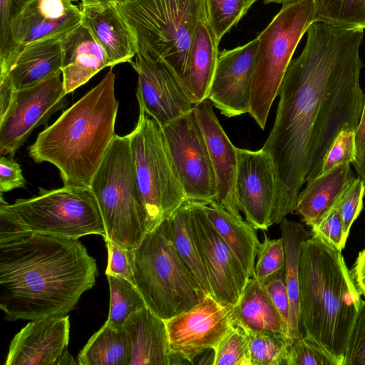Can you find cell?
Wrapping results in <instances>:
<instances>
[{"mask_svg": "<svg viewBox=\"0 0 365 365\" xmlns=\"http://www.w3.org/2000/svg\"><path fill=\"white\" fill-rule=\"evenodd\" d=\"M307 33L302 52L284 76L274 125L262 148L274 166V224L295 211L302 185L319 175L338 134L357 131L364 108V30L314 21Z\"/></svg>", "mask_w": 365, "mask_h": 365, "instance_id": "1", "label": "cell"}, {"mask_svg": "<svg viewBox=\"0 0 365 365\" xmlns=\"http://www.w3.org/2000/svg\"><path fill=\"white\" fill-rule=\"evenodd\" d=\"M98 276L78 239L7 227L0 232V309L7 321L67 315Z\"/></svg>", "mask_w": 365, "mask_h": 365, "instance_id": "2", "label": "cell"}, {"mask_svg": "<svg viewBox=\"0 0 365 365\" xmlns=\"http://www.w3.org/2000/svg\"><path fill=\"white\" fill-rule=\"evenodd\" d=\"M119 102L110 70L29 147L36 163L48 162L60 172L64 186L89 187L115 133Z\"/></svg>", "mask_w": 365, "mask_h": 365, "instance_id": "3", "label": "cell"}, {"mask_svg": "<svg viewBox=\"0 0 365 365\" xmlns=\"http://www.w3.org/2000/svg\"><path fill=\"white\" fill-rule=\"evenodd\" d=\"M299 278L304 335L343 365L346 342L362 299L341 252L312 235L302 245Z\"/></svg>", "mask_w": 365, "mask_h": 365, "instance_id": "4", "label": "cell"}, {"mask_svg": "<svg viewBox=\"0 0 365 365\" xmlns=\"http://www.w3.org/2000/svg\"><path fill=\"white\" fill-rule=\"evenodd\" d=\"M115 4L134 35L137 51L165 61L185 84L197 27L207 21L205 0H124Z\"/></svg>", "mask_w": 365, "mask_h": 365, "instance_id": "5", "label": "cell"}, {"mask_svg": "<svg viewBox=\"0 0 365 365\" xmlns=\"http://www.w3.org/2000/svg\"><path fill=\"white\" fill-rule=\"evenodd\" d=\"M90 187L103 219L104 240L133 252L150 230L136 182L129 135H115Z\"/></svg>", "mask_w": 365, "mask_h": 365, "instance_id": "6", "label": "cell"}, {"mask_svg": "<svg viewBox=\"0 0 365 365\" xmlns=\"http://www.w3.org/2000/svg\"><path fill=\"white\" fill-rule=\"evenodd\" d=\"M0 217L9 227L78 239L90 235L106 237L98 202L89 187L39 188L38 194L8 204L1 197Z\"/></svg>", "mask_w": 365, "mask_h": 365, "instance_id": "7", "label": "cell"}, {"mask_svg": "<svg viewBox=\"0 0 365 365\" xmlns=\"http://www.w3.org/2000/svg\"><path fill=\"white\" fill-rule=\"evenodd\" d=\"M132 264L135 285L146 306L164 320L205 297L175 251L163 221L132 252Z\"/></svg>", "mask_w": 365, "mask_h": 365, "instance_id": "8", "label": "cell"}, {"mask_svg": "<svg viewBox=\"0 0 365 365\" xmlns=\"http://www.w3.org/2000/svg\"><path fill=\"white\" fill-rule=\"evenodd\" d=\"M314 21V0H298L283 4L257 37L258 50L248 113L262 129L296 48Z\"/></svg>", "mask_w": 365, "mask_h": 365, "instance_id": "9", "label": "cell"}, {"mask_svg": "<svg viewBox=\"0 0 365 365\" xmlns=\"http://www.w3.org/2000/svg\"><path fill=\"white\" fill-rule=\"evenodd\" d=\"M128 135L136 182L152 231L186 197L170 160L162 126L140 108L138 123Z\"/></svg>", "mask_w": 365, "mask_h": 365, "instance_id": "10", "label": "cell"}, {"mask_svg": "<svg viewBox=\"0 0 365 365\" xmlns=\"http://www.w3.org/2000/svg\"><path fill=\"white\" fill-rule=\"evenodd\" d=\"M168 151L186 199L208 202L216 180L195 108L162 126Z\"/></svg>", "mask_w": 365, "mask_h": 365, "instance_id": "11", "label": "cell"}, {"mask_svg": "<svg viewBox=\"0 0 365 365\" xmlns=\"http://www.w3.org/2000/svg\"><path fill=\"white\" fill-rule=\"evenodd\" d=\"M132 65L138 76L139 107L161 126L192 110L197 105L182 78L163 59L138 50Z\"/></svg>", "mask_w": 365, "mask_h": 365, "instance_id": "12", "label": "cell"}, {"mask_svg": "<svg viewBox=\"0 0 365 365\" xmlns=\"http://www.w3.org/2000/svg\"><path fill=\"white\" fill-rule=\"evenodd\" d=\"M76 0H31L12 21L0 47V78L5 77L23 48L36 41L64 34L82 23Z\"/></svg>", "mask_w": 365, "mask_h": 365, "instance_id": "13", "label": "cell"}, {"mask_svg": "<svg viewBox=\"0 0 365 365\" xmlns=\"http://www.w3.org/2000/svg\"><path fill=\"white\" fill-rule=\"evenodd\" d=\"M233 305L217 301L212 294L169 319L165 320L172 351L187 363L207 350H214L234 326Z\"/></svg>", "mask_w": 365, "mask_h": 365, "instance_id": "14", "label": "cell"}, {"mask_svg": "<svg viewBox=\"0 0 365 365\" xmlns=\"http://www.w3.org/2000/svg\"><path fill=\"white\" fill-rule=\"evenodd\" d=\"M62 73L31 87L16 90L12 102L0 118V153L13 156L31 132L45 125L66 104Z\"/></svg>", "mask_w": 365, "mask_h": 365, "instance_id": "15", "label": "cell"}, {"mask_svg": "<svg viewBox=\"0 0 365 365\" xmlns=\"http://www.w3.org/2000/svg\"><path fill=\"white\" fill-rule=\"evenodd\" d=\"M192 202V221L208 278L211 294L235 305L247 282L240 262L207 219L202 202Z\"/></svg>", "mask_w": 365, "mask_h": 365, "instance_id": "16", "label": "cell"}, {"mask_svg": "<svg viewBox=\"0 0 365 365\" xmlns=\"http://www.w3.org/2000/svg\"><path fill=\"white\" fill-rule=\"evenodd\" d=\"M236 190L246 221L256 230L274 225L277 184L270 155L262 148H237Z\"/></svg>", "mask_w": 365, "mask_h": 365, "instance_id": "17", "label": "cell"}, {"mask_svg": "<svg viewBox=\"0 0 365 365\" xmlns=\"http://www.w3.org/2000/svg\"><path fill=\"white\" fill-rule=\"evenodd\" d=\"M258 43L256 38L243 46L219 53L207 99L227 118L250 111Z\"/></svg>", "mask_w": 365, "mask_h": 365, "instance_id": "18", "label": "cell"}, {"mask_svg": "<svg viewBox=\"0 0 365 365\" xmlns=\"http://www.w3.org/2000/svg\"><path fill=\"white\" fill-rule=\"evenodd\" d=\"M69 316L31 320L11 341L6 365L76 364L68 351Z\"/></svg>", "mask_w": 365, "mask_h": 365, "instance_id": "19", "label": "cell"}, {"mask_svg": "<svg viewBox=\"0 0 365 365\" xmlns=\"http://www.w3.org/2000/svg\"><path fill=\"white\" fill-rule=\"evenodd\" d=\"M195 112L215 176L216 196L214 200L230 213L242 217L236 190L237 148L222 128L209 100L197 103Z\"/></svg>", "mask_w": 365, "mask_h": 365, "instance_id": "20", "label": "cell"}, {"mask_svg": "<svg viewBox=\"0 0 365 365\" xmlns=\"http://www.w3.org/2000/svg\"><path fill=\"white\" fill-rule=\"evenodd\" d=\"M123 329L129 347L128 365L185 363V360L170 349L165 320L148 307L131 314L126 320Z\"/></svg>", "mask_w": 365, "mask_h": 365, "instance_id": "21", "label": "cell"}, {"mask_svg": "<svg viewBox=\"0 0 365 365\" xmlns=\"http://www.w3.org/2000/svg\"><path fill=\"white\" fill-rule=\"evenodd\" d=\"M82 24L103 48L110 67L132 63L136 41L129 26L113 2L81 5Z\"/></svg>", "mask_w": 365, "mask_h": 365, "instance_id": "22", "label": "cell"}, {"mask_svg": "<svg viewBox=\"0 0 365 365\" xmlns=\"http://www.w3.org/2000/svg\"><path fill=\"white\" fill-rule=\"evenodd\" d=\"M61 47V73L66 95L110 66L103 48L82 23L63 36Z\"/></svg>", "mask_w": 365, "mask_h": 365, "instance_id": "23", "label": "cell"}, {"mask_svg": "<svg viewBox=\"0 0 365 365\" xmlns=\"http://www.w3.org/2000/svg\"><path fill=\"white\" fill-rule=\"evenodd\" d=\"M355 179L350 164H343L307 181L297 196L296 212L306 225L315 226L337 205Z\"/></svg>", "mask_w": 365, "mask_h": 365, "instance_id": "24", "label": "cell"}, {"mask_svg": "<svg viewBox=\"0 0 365 365\" xmlns=\"http://www.w3.org/2000/svg\"><path fill=\"white\" fill-rule=\"evenodd\" d=\"M66 34L36 41L23 48L5 76L16 90L61 73V40Z\"/></svg>", "mask_w": 365, "mask_h": 365, "instance_id": "25", "label": "cell"}, {"mask_svg": "<svg viewBox=\"0 0 365 365\" xmlns=\"http://www.w3.org/2000/svg\"><path fill=\"white\" fill-rule=\"evenodd\" d=\"M232 320L234 325L245 331L275 334L287 339V323L273 304L264 285L255 277L248 279L239 300L233 306Z\"/></svg>", "mask_w": 365, "mask_h": 365, "instance_id": "26", "label": "cell"}, {"mask_svg": "<svg viewBox=\"0 0 365 365\" xmlns=\"http://www.w3.org/2000/svg\"><path fill=\"white\" fill-rule=\"evenodd\" d=\"M205 215L240 262L248 278L254 277L255 259L261 243L256 229L215 200L202 202Z\"/></svg>", "mask_w": 365, "mask_h": 365, "instance_id": "27", "label": "cell"}, {"mask_svg": "<svg viewBox=\"0 0 365 365\" xmlns=\"http://www.w3.org/2000/svg\"><path fill=\"white\" fill-rule=\"evenodd\" d=\"M172 244L197 287L205 296L211 289L192 221V202L185 200L163 220Z\"/></svg>", "mask_w": 365, "mask_h": 365, "instance_id": "28", "label": "cell"}, {"mask_svg": "<svg viewBox=\"0 0 365 365\" xmlns=\"http://www.w3.org/2000/svg\"><path fill=\"white\" fill-rule=\"evenodd\" d=\"M280 231L285 250L284 276L290 303L287 339L291 344L304 335L300 322L299 257L302 243L312 234L301 223L286 217L280 222Z\"/></svg>", "mask_w": 365, "mask_h": 365, "instance_id": "29", "label": "cell"}, {"mask_svg": "<svg viewBox=\"0 0 365 365\" xmlns=\"http://www.w3.org/2000/svg\"><path fill=\"white\" fill-rule=\"evenodd\" d=\"M218 45L208 23H199L190 48L185 85L197 103L207 99L218 60Z\"/></svg>", "mask_w": 365, "mask_h": 365, "instance_id": "30", "label": "cell"}, {"mask_svg": "<svg viewBox=\"0 0 365 365\" xmlns=\"http://www.w3.org/2000/svg\"><path fill=\"white\" fill-rule=\"evenodd\" d=\"M129 347L123 329L107 323L89 339L78 355L80 365H128Z\"/></svg>", "mask_w": 365, "mask_h": 365, "instance_id": "31", "label": "cell"}, {"mask_svg": "<svg viewBox=\"0 0 365 365\" xmlns=\"http://www.w3.org/2000/svg\"><path fill=\"white\" fill-rule=\"evenodd\" d=\"M106 276L110 288V307L106 323L114 329H121L131 314L147 306L131 282L116 275Z\"/></svg>", "mask_w": 365, "mask_h": 365, "instance_id": "32", "label": "cell"}, {"mask_svg": "<svg viewBox=\"0 0 365 365\" xmlns=\"http://www.w3.org/2000/svg\"><path fill=\"white\" fill-rule=\"evenodd\" d=\"M315 21L345 29H365V0H314Z\"/></svg>", "mask_w": 365, "mask_h": 365, "instance_id": "33", "label": "cell"}, {"mask_svg": "<svg viewBox=\"0 0 365 365\" xmlns=\"http://www.w3.org/2000/svg\"><path fill=\"white\" fill-rule=\"evenodd\" d=\"M251 365H286L289 342L282 335L245 331Z\"/></svg>", "mask_w": 365, "mask_h": 365, "instance_id": "34", "label": "cell"}, {"mask_svg": "<svg viewBox=\"0 0 365 365\" xmlns=\"http://www.w3.org/2000/svg\"><path fill=\"white\" fill-rule=\"evenodd\" d=\"M257 0H205L207 21L220 43Z\"/></svg>", "mask_w": 365, "mask_h": 365, "instance_id": "35", "label": "cell"}, {"mask_svg": "<svg viewBox=\"0 0 365 365\" xmlns=\"http://www.w3.org/2000/svg\"><path fill=\"white\" fill-rule=\"evenodd\" d=\"M214 365H251L247 334L234 325L213 350Z\"/></svg>", "mask_w": 365, "mask_h": 365, "instance_id": "36", "label": "cell"}, {"mask_svg": "<svg viewBox=\"0 0 365 365\" xmlns=\"http://www.w3.org/2000/svg\"><path fill=\"white\" fill-rule=\"evenodd\" d=\"M285 250L282 237L275 240L264 235L255 266V278L264 284L272 277L284 274Z\"/></svg>", "mask_w": 365, "mask_h": 365, "instance_id": "37", "label": "cell"}, {"mask_svg": "<svg viewBox=\"0 0 365 365\" xmlns=\"http://www.w3.org/2000/svg\"><path fill=\"white\" fill-rule=\"evenodd\" d=\"M286 365H341V362L317 342L303 335L289 344Z\"/></svg>", "mask_w": 365, "mask_h": 365, "instance_id": "38", "label": "cell"}, {"mask_svg": "<svg viewBox=\"0 0 365 365\" xmlns=\"http://www.w3.org/2000/svg\"><path fill=\"white\" fill-rule=\"evenodd\" d=\"M356 134L355 130L350 129H344L338 134L324 158L319 175L338 165L351 164L355 161Z\"/></svg>", "mask_w": 365, "mask_h": 365, "instance_id": "39", "label": "cell"}, {"mask_svg": "<svg viewBox=\"0 0 365 365\" xmlns=\"http://www.w3.org/2000/svg\"><path fill=\"white\" fill-rule=\"evenodd\" d=\"M365 196L364 182L359 178L352 182L342 195L337 203L343 222L344 235L347 240L350 229L363 208V199Z\"/></svg>", "mask_w": 365, "mask_h": 365, "instance_id": "40", "label": "cell"}, {"mask_svg": "<svg viewBox=\"0 0 365 365\" xmlns=\"http://www.w3.org/2000/svg\"><path fill=\"white\" fill-rule=\"evenodd\" d=\"M343 365H365V301L363 299L349 335Z\"/></svg>", "mask_w": 365, "mask_h": 365, "instance_id": "41", "label": "cell"}, {"mask_svg": "<svg viewBox=\"0 0 365 365\" xmlns=\"http://www.w3.org/2000/svg\"><path fill=\"white\" fill-rule=\"evenodd\" d=\"M311 234L336 250L342 251L346 240L337 205L317 225L311 227Z\"/></svg>", "mask_w": 365, "mask_h": 365, "instance_id": "42", "label": "cell"}, {"mask_svg": "<svg viewBox=\"0 0 365 365\" xmlns=\"http://www.w3.org/2000/svg\"><path fill=\"white\" fill-rule=\"evenodd\" d=\"M105 242L108 250V264L106 274L121 277L135 284L132 252L109 240Z\"/></svg>", "mask_w": 365, "mask_h": 365, "instance_id": "43", "label": "cell"}, {"mask_svg": "<svg viewBox=\"0 0 365 365\" xmlns=\"http://www.w3.org/2000/svg\"><path fill=\"white\" fill-rule=\"evenodd\" d=\"M26 180L20 165L12 158L1 155L0 158V191L6 192L16 188L24 187Z\"/></svg>", "mask_w": 365, "mask_h": 365, "instance_id": "44", "label": "cell"}, {"mask_svg": "<svg viewBox=\"0 0 365 365\" xmlns=\"http://www.w3.org/2000/svg\"><path fill=\"white\" fill-rule=\"evenodd\" d=\"M264 285L273 304L288 327L290 303L284 274L271 278Z\"/></svg>", "mask_w": 365, "mask_h": 365, "instance_id": "45", "label": "cell"}, {"mask_svg": "<svg viewBox=\"0 0 365 365\" xmlns=\"http://www.w3.org/2000/svg\"><path fill=\"white\" fill-rule=\"evenodd\" d=\"M31 0H0V47L7 39L12 21Z\"/></svg>", "mask_w": 365, "mask_h": 365, "instance_id": "46", "label": "cell"}, {"mask_svg": "<svg viewBox=\"0 0 365 365\" xmlns=\"http://www.w3.org/2000/svg\"><path fill=\"white\" fill-rule=\"evenodd\" d=\"M351 272L359 292L365 296V248L359 253Z\"/></svg>", "mask_w": 365, "mask_h": 365, "instance_id": "47", "label": "cell"}, {"mask_svg": "<svg viewBox=\"0 0 365 365\" xmlns=\"http://www.w3.org/2000/svg\"><path fill=\"white\" fill-rule=\"evenodd\" d=\"M16 91V90L6 77L0 78V118L3 117L8 110Z\"/></svg>", "mask_w": 365, "mask_h": 365, "instance_id": "48", "label": "cell"}, {"mask_svg": "<svg viewBox=\"0 0 365 365\" xmlns=\"http://www.w3.org/2000/svg\"><path fill=\"white\" fill-rule=\"evenodd\" d=\"M356 155L353 163H359L365 153V97L362 114L356 134Z\"/></svg>", "mask_w": 365, "mask_h": 365, "instance_id": "49", "label": "cell"}, {"mask_svg": "<svg viewBox=\"0 0 365 365\" xmlns=\"http://www.w3.org/2000/svg\"><path fill=\"white\" fill-rule=\"evenodd\" d=\"M353 165L357 173L358 178L362 180L365 187V153L361 160L359 163H353Z\"/></svg>", "mask_w": 365, "mask_h": 365, "instance_id": "50", "label": "cell"}, {"mask_svg": "<svg viewBox=\"0 0 365 365\" xmlns=\"http://www.w3.org/2000/svg\"><path fill=\"white\" fill-rule=\"evenodd\" d=\"M81 5H88L92 4H98V3H106V2H120L124 0H81Z\"/></svg>", "mask_w": 365, "mask_h": 365, "instance_id": "51", "label": "cell"}, {"mask_svg": "<svg viewBox=\"0 0 365 365\" xmlns=\"http://www.w3.org/2000/svg\"><path fill=\"white\" fill-rule=\"evenodd\" d=\"M264 3H266V4H268V3H277V4H286L291 3V2H293V1H298V0H264Z\"/></svg>", "mask_w": 365, "mask_h": 365, "instance_id": "52", "label": "cell"}]
</instances>
